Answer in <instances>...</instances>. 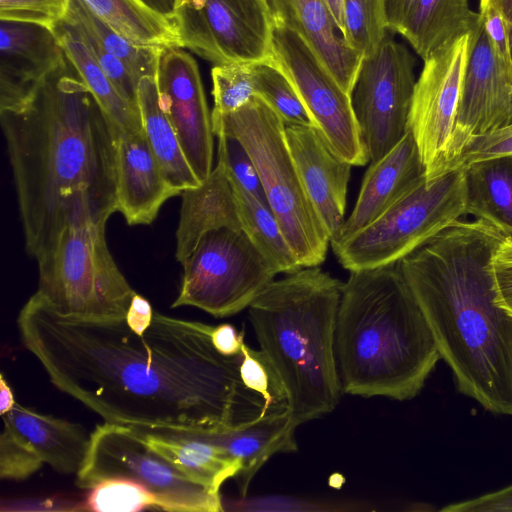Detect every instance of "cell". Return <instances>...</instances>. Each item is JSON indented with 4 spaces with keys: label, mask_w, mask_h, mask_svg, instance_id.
I'll return each mask as SVG.
<instances>
[{
    "label": "cell",
    "mask_w": 512,
    "mask_h": 512,
    "mask_svg": "<svg viewBox=\"0 0 512 512\" xmlns=\"http://www.w3.org/2000/svg\"><path fill=\"white\" fill-rule=\"evenodd\" d=\"M23 345L50 381L105 422L148 431H218L268 414L244 385L241 353L214 347L215 326L154 312L139 333L125 318L57 313L37 293L17 317Z\"/></svg>",
    "instance_id": "1"
},
{
    "label": "cell",
    "mask_w": 512,
    "mask_h": 512,
    "mask_svg": "<svg viewBox=\"0 0 512 512\" xmlns=\"http://www.w3.org/2000/svg\"><path fill=\"white\" fill-rule=\"evenodd\" d=\"M26 251L35 259L82 212L118 211L120 128L68 61L24 104L0 110Z\"/></svg>",
    "instance_id": "2"
},
{
    "label": "cell",
    "mask_w": 512,
    "mask_h": 512,
    "mask_svg": "<svg viewBox=\"0 0 512 512\" xmlns=\"http://www.w3.org/2000/svg\"><path fill=\"white\" fill-rule=\"evenodd\" d=\"M511 236L457 220L399 261L457 390L512 416V315L499 306L492 259Z\"/></svg>",
    "instance_id": "3"
},
{
    "label": "cell",
    "mask_w": 512,
    "mask_h": 512,
    "mask_svg": "<svg viewBox=\"0 0 512 512\" xmlns=\"http://www.w3.org/2000/svg\"><path fill=\"white\" fill-rule=\"evenodd\" d=\"M335 353L345 393L403 401L421 391L441 356L399 262L350 271Z\"/></svg>",
    "instance_id": "4"
},
{
    "label": "cell",
    "mask_w": 512,
    "mask_h": 512,
    "mask_svg": "<svg viewBox=\"0 0 512 512\" xmlns=\"http://www.w3.org/2000/svg\"><path fill=\"white\" fill-rule=\"evenodd\" d=\"M343 283L318 266L273 280L248 307L260 350L298 426L330 413L342 392L335 330Z\"/></svg>",
    "instance_id": "5"
},
{
    "label": "cell",
    "mask_w": 512,
    "mask_h": 512,
    "mask_svg": "<svg viewBox=\"0 0 512 512\" xmlns=\"http://www.w3.org/2000/svg\"><path fill=\"white\" fill-rule=\"evenodd\" d=\"M211 120L214 135L230 134L249 152L269 206L301 266L320 265L330 238L305 192L280 116L255 95L234 112L212 111Z\"/></svg>",
    "instance_id": "6"
},
{
    "label": "cell",
    "mask_w": 512,
    "mask_h": 512,
    "mask_svg": "<svg viewBox=\"0 0 512 512\" xmlns=\"http://www.w3.org/2000/svg\"><path fill=\"white\" fill-rule=\"evenodd\" d=\"M105 226L88 217L67 222L36 258V293L60 315L84 319L126 317L136 292L110 254Z\"/></svg>",
    "instance_id": "7"
},
{
    "label": "cell",
    "mask_w": 512,
    "mask_h": 512,
    "mask_svg": "<svg viewBox=\"0 0 512 512\" xmlns=\"http://www.w3.org/2000/svg\"><path fill=\"white\" fill-rule=\"evenodd\" d=\"M466 215L465 168L426 178L374 222L332 247L349 271L399 262Z\"/></svg>",
    "instance_id": "8"
},
{
    "label": "cell",
    "mask_w": 512,
    "mask_h": 512,
    "mask_svg": "<svg viewBox=\"0 0 512 512\" xmlns=\"http://www.w3.org/2000/svg\"><path fill=\"white\" fill-rule=\"evenodd\" d=\"M112 478L141 484L157 498L160 510L224 511L220 493L193 481L152 449L140 429L105 422L90 434L89 449L76 484L91 489Z\"/></svg>",
    "instance_id": "9"
},
{
    "label": "cell",
    "mask_w": 512,
    "mask_h": 512,
    "mask_svg": "<svg viewBox=\"0 0 512 512\" xmlns=\"http://www.w3.org/2000/svg\"><path fill=\"white\" fill-rule=\"evenodd\" d=\"M182 266L171 307L192 306L217 318L248 308L277 274L245 232L230 227L206 232Z\"/></svg>",
    "instance_id": "10"
},
{
    "label": "cell",
    "mask_w": 512,
    "mask_h": 512,
    "mask_svg": "<svg viewBox=\"0 0 512 512\" xmlns=\"http://www.w3.org/2000/svg\"><path fill=\"white\" fill-rule=\"evenodd\" d=\"M182 48L222 65L272 59L267 0H188L174 13Z\"/></svg>",
    "instance_id": "11"
},
{
    "label": "cell",
    "mask_w": 512,
    "mask_h": 512,
    "mask_svg": "<svg viewBox=\"0 0 512 512\" xmlns=\"http://www.w3.org/2000/svg\"><path fill=\"white\" fill-rule=\"evenodd\" d=\"M414 66L409 50L388 35L362 59L351 102L371 162L387 154L409 128Z\"/></svg>",
    "instance_id": "12"
},
{
    "label": "cell",
    "mask_w": 512,
    "mask_h": 512,
    "mask_svg": "<svg viewBox=\"0 0 512 512\" xmlns=\"http://www.w3.org/2000/svg\"><path fill=\"white\" fill-rule=\"evenodd\" d=\"M271 57L293 84L330 147L352 166L367 164L370 160L351 95L343 90L305 40L295 31L274 24Z\"/></svg>",
    "instance_id": "13"
},
{
    "label": "cell",
    "mask_w": 512,
    "mask_h": 512,
    "mask_svg": "<svg viewBox=\"0 0 512 512\" xmlns=\"http://www.w3.org/2000/svg\"><path fill=\"white\" fill-rule=\"evenodd\" d=\"M469 45L470 35H465L440 47L424 60L415 83L408 127L427 182L447 172Z\"/></svg>",
    "instance_id": "14"
},
{
    "label": "cell",
    "mask_w": 512,
    "mask_h": 512,
    "mask_svg": "<svg viewBox=\"0 0 512 512\" xmlns=\"http://www.w3.org/2000/svg\"><path fill=\"white\" fill-rule=\"evenodd\" d=\"M512 122V69L493 48L481 24L470 36L447 172L475 137Z\"/></svg>",
    "instance_id": "15"
},
{
    "label": "cell",
    "mask_w": 512,
    "mask_h": 512,
    "mask_svg": "<svg viewBox=\"0 0 512 512\" xmlns=\"http://www.w3.org/2000/svg\"><path fill=\"white\" fill-rule=\"evenodd\" d=\"M156 83L160 106L202 183L213 170L214 133L197 62L181 47L163 48Z\"/></svg>",
    "instance_id": "16"
},
{
    "label": "cell",
    "mask_w": 512,
    "mask_h": 512,
    "mask_svg": "<svg viewBox=\"0 0 512 512\" xmlns=\"http://www.w3.org/2000/svg\"><path fill=\"white\" fill-rule=\"evenodd\" d=\"M67 62L52 29L0 20V110L27 102Z\"/></svg>",
    "instance_id": "17"
},
{
    "label": "cell",
    "mask_w": 512,
    "mask_h": 512,
    "mask_svg": "<svg viewBox=\"0 0 512 512\" xmlns=\"http://www.w3.org/2000/svg\"><path fill=\"white\" fill-rule=\"evenodd\" d=\"M285 126L287 143L301 182L331 243L345 222L352 165L330 147L316 127Z\"/></svg>",
    "instance_id": "18"
},
{
    "label": "cell",
    "mask_w": 512,
    "mask_h": 512,
    "mask_svg": "<svg viewBox=\"0 0 512 512\" xmlns=\"http://www.w3.org/2000/svg\"><path fill=\"white\" fill-rule=\"evenodd\" d=\"M425 177V168L408 128L403 138L382 158L371 162L355 206L338 236L337 246L374 222Z\"/></svg>",
    "instance_id": "19"
},
{
    "label": "cell",
    "mask_w": 512,
    "mask_h": 512,
    "mask_svg": "<svg viewBox=\"0 0 512 512\" xmlns=\"http://www.w3.org/2000/svg\"><path fill=\"white\" fill-rule=\"evenodd\" d=\"M180 193L168 183L143 131L121 130L116 152L118 211L129 225L152 223L165 201Z\"/></svg>",
    "instance_id": "20"
},
{
    "label": "cell",
    "mask_w": 512,
    "mask_h": 512,
    "mask_svg": "<svg viewBox=\"0 0 512 512\" xmlns=\"http://www.w3.org/2000/svg\"><path fill=\"white\" fill-rule=\"evenodd\" d=\"M273 23L298 33L351 95L363 57L350 49L324 0H267Z\"/></svg>",
    "instance_id": "21"
},
{
    "label": "cell",
    "mask_w": 512,
    "mask_h": 512,
    "mask_svg": "<svg viewBox=\"0 0 512 512\" xmlns=\"http://www.w3.org/2000/svg\"><path fill=\"white\" fill-rule=\"evenodd\" d=\"M294 423L289 410L267 414L243 426L218 431H185L224 450L241 463L237 476L245 496L249 484L265 462L277 453L297 450Z\"/></svg>",
    "instance_id": "22"
},
{
    "label": "cell",
    "mask_w": 512,
    "mask_h": 512,
    "mask_svg": "<svg viewBox=\"0 0 512 512\" xmlns=\"http://www.w3.org/2000/svg\"><path fill=\"white\" fill-rule=\"evenodd\" d=\"M2 420L57 472L77 475L81 470L90 445V434L82 425L18 403Z\"/></svg>",
    "instance_id": "23"
},
{
    "label": "cell",
    "mask_w": 512,
    "mask_h": 512,
    "mask_svg": "<svg viewBox=\"0 0 512 512\" xmlns=\"http://www.w3.org/2000/svg\"><path fill=\"white\" fill-rule=\"evenodd\" d=\"M181 194L175 257L182 264L206 232L220 227L241 229V223L233 188L219 161L200 186Z\"/></svg>",
    "instance_id": "24"
},
{
    "label": "cell",
    "mask_w": 512,
    "mask_h": 512,
    "mask_svg": "<svg viewBox=\"0 0 512 512\" xmlns=\"http://www.w3.org/2000/svg\"><path fill=\"white\" fill-rule=\"evenodd\" d=\"M481 24L468 0H416L397 33L424 61L445 44L475 35Z\"/></svg>",
    "instance_id": "25"
},
{
    "label": "cell",
    "mask_w": 512,
    "mask_h": 512,
    "mask_svg": "<svg viewBox=\"0 0 512 512\" xmlns=\"http://www.w3.org/2000/svg\"><path fill=\"white\" fill-rule=\"evenodd\" d=\"M141 431L152 449L190 479L216 493H220L226 480L237 477L241 471L239 460L185 431Z\"/></svg>",
    "instance_id": "26"
},
{
    "label": "cell",
    "mask_w": 512,
    "mask_h": 512,
    "mask_svg": "<svg viewBox=\"0 0 512 512\" xmlns=\"http://www.w3.org/2000/svg\"><path fill=\"white\" fill-rule=\"evenodd\" d=\"M137 103L143 132L170 186L180 194L200 186L201 182L185 156L179 137L160 106L156 75L140 79Z\"/></svg>",
    "instance_id": "27"
},
{
    "label": "cell",
    "mask_w": 512,
    "mask_h": 512,
    "mask_svg": "<svg viewBox=\"0 0 512 512\" xmlns=\"http://www.w3.org/2000/svg\"><path fill=\"white\" fill-rule=\"evenodd\" d=\"M464 168L466 214L512 236V155L478 161Z\"/></svg>",
    "instance_id": "28"
},
{
    "label": "cell",
    "mask_w": 512,
    "mask_h": 512,
    "mask_svg": "<svg viewBox=\"0 0 512 512\" xmlns=\"http://www.w3.org/2000/svg\"><path fill=\"white\" fill-rule=\"evenodd\" d=\"M70 26L88 47H97L118 58L139 83L145 76H155L163 48L133 43L97 16L82 0H70L62 21Z\"/></svg>",
    "instance_id": "29"
},
{
    "label": "cell",
    "mask_w": 512,
    "mask_h": 512,
    "mask_svg": "<svg viewBox=\"0 0 512 512\" xmlns=\"http://www.w3.org/2000/svg\"><path fill=\"white\" fill-rule=\"evenodd\" d=\"M65 55L98 104L121 129L143 131L138 105L125 99L90 54L81 37L66 23L52 29Z\"/></svg>",
    "instance_id": "30"
},
{
    "label": "cell",
    "mask_w": 512,
    "mask_h": 512,
    "mask_svg": "<svg viewBox=\"0 0 512 512\" xmlns=\"http://www.w3.org/2000/svg\"><path fill=\"white\" fill-rule=\"evenodd\" d=\"M82 1L114 30L135 44L161 48L181 47L174 20L144 0Z\"/></svg>",
    "instance_id": "31"
},
{
    "label": "cell",
    "mask_w": 512,
    "mask_h": 512,
    "mask_svg": "<svg viewBox=\"0 0 512 512\" xmlns=\"http://www.w3.org/2000/svg\"><path fill=\"white\" fill-rule=\"evenodd\" d=\"M234 195L241 229L273 270L289 274L301 269L270 206L247 195Z\"/></svg>",
    "instance_id": "32"
},
{
    "label": "cell",
    "mask_w": 512,
    "mask_h": 512,
    "mask_svg": "<svg viewBox=\"0 0 512 512\" xmlns=\"http://www.w3.org/2000/svg\"><path fill=\"white\" fill-rule=\"evenodd\" d=\"M255 95L263 99L287 126H311L314 122L289 78L272 59L254 63Z\"/></svg>",
    "instance_id": "33"
},
{
    "label": "cell",
    "mask_w": 512,
    "mask_h": 512,
    "mask_svg": "<svg viewBox=\"0 0 512 512\" xmlns=\"http://www.w3.org/2000/svg\"><path fill=\"white\" fill-rule=\"evenodd\" d=\"M344 43L361 57L374 54L387 35L384 0H344Z\"/></svg>",
    "instance_id": "34"
},
{
    "label": "cell",
    "mask_w": 512,
    "mask_h": 512,
    "mask_svg": "<svg viewBox=\"0 0 512 512\" xmlns=\"http://www.w3.org/2000/svg\"><path fill=\"white\" fill-rule=\"evenodd\" d=\"M83 509L97 512H136L159 509L157 498L141 484L112 478L89 489Z\"/></svg>",
    "instance_id": "35"
},
{
    "label": "cell",
    "mask_w": 512,
    "mask_h": 512,
    "mask_svg": "<svg viewBox=\"0 0 512 512\" xmlns=\"http://www.w3.org/2000/svg\"><path fill=\"white\" fill-rule=\"evenodd\" d=\"M215 136L218 138V161L223 164L234 193L269 205L256 166L241 141L223 132H217Z\"/></svg>",
    "instance_id": "36"
},
{
    "label": "cell",
    "mask_w": 512,
    "mask_h": 512,
    "mask_svg": "<svg viewBox=\"0 0 512 512\" xmlns=\"http://www.w3.org/2000/svg\"><path fill=\"white\" fill-rule=\"evenodd\" d=\"M239 373L244 385L262 396L268 414L288 410L285 389L261 350H254L243 343Z\"/></svg>",
    "instance_id": "37"
},
{
    "label": "cell",
    "mask_w": 512,
    "mask_h": 512,
    "mask_svg": "<svg viewBox=\"0 0 512 512\" xmlns=\"http://www.w3.org/2000/svg\"><path fill=\"white\" fill-rule=\"evenodd\" d=\"M254 63L214 65L211 70L214 108L218 113H231L255 96Z\"/></svg>",
    "instance_id": "38"
},
{
    "label": "cell",
    "mask_w": 512,
    "mask_h": 512,
    "mask_svg": "<svg viewBox=\"0 0 512 512\" xmlns=\"http://www.w3.org/2000/svg\"><path fill=\"white\" fill-rule=\"evenodd\" d=\"M70 0H0V20L53 29L68 12Z\"/></svg>",
    "instance_id": "39"
},
{
    "label": "cell",
    "mask_w": 512,
    "mask_h": 512,
    "mask_svg": "<svg viewBox=\"0 0 512 512\" xmlns=\"http://www.w3.org/2000/svg\"><path fill=\"white\" fill-rule=\"evenodd\" d=\"M44 462L16 434L4 424L0 436V477L24 480L34 474Z\"/></svg>",
    "instance_id": "40"
},
{
    "label": "cell",
    "mask_w": 512,
    "mask_h": 512,
    "mask_svg": "<svg viewBox=\"0 0 512 512\" xmlns=\"http://www.w3.org/2000/svg\"><path fill=\"white\" fill-rule=\"evenodd\" d=\"M508 155H512V122L489 134L473 138L464 148L452 169Z\"/></svg>",
    "instance_id": "41"
},
{
    "label": "cell",
    "mask_w": 512,
    "mask_h": 512,
    "mask_svg": "<svg viewBox=\"0 0 512 512\" xmlns=\"http://www.w3.org/2000/svg\"><path fill=\"white\" fill-rule=\"evenodd\" d=\"M480 16L483 28L504 63L512 69V44L510 29L499 13L488 0H479Z\"/></svg>",
    "instance_id": "42"
},
{
    "label": "cell",
    "mask_w": 512,
    "mask_h": 512,
    "mask_svg": "<svg viewBox=\"0 0 512 512\" xmlns=\"http://www.w3.org/2000/svg\"><path fill=\"white\" fill-rule=\"evenodd\" d=\"M443 512H512V484L465 501L446 505Z\"/></svg>",
    "instance_id": "43"
},
{
    "label": "cell",
    "mask_w": 512,
    "mask_h": 512,
    "mask_svg": "<svg viewBox=\"0 0 512 512\" xmlns=\"http://www.w3.org/2000/svg\"><path fill=\"white\" fill-rule=\"evenodd\" d=\"M212 342L217 351L222 355L236 356L241 353L244 343V332L241 331L239 333L231 324H221L214 327Z\"/></svg>",
    "instance_id": "44"
},
{
    "label": "cell",
    "mask_w": 512,
    "mask_h": 512,
    "mask_svg": "<svg viewBox=\"0 0 512 512\" xmlns=\"http://www.w3.org/2000/svg\"><path fill=\"white\" fill-rule=\"evenodd\" d=\"M154 312L150 302L143 296L135 293L125 320L132 330L141 333L152 323Z\"/></svg>",
    "instance_id": "45"
},
{
    "label": "cell",
    "mask_w": 512,
    "mask_h": 512,
    "mask_svg": "<svg viewBox=\"0 0 512 512\" xmlns=\"http://www.w3.org/2000/svg\"><path fill=\"white\" fill-rule=\"evenodd\" d=\"M416 0H384L388 31L398 32Z\"/></svg>",
    "instance_id": "46"
},
{
    "label": "cell",
    "mask_w": 512,
    "mask_h": 512,
    "mask_svg": "<svg viewBox=\"0 0 512 512\" xmlns=\"http://www.w3.org/2000/svg\"><path fill=\"white\" fill-rule=\"evenodd\" d=\"M13 391L5 379L4 375L0 376V413L1 416L9 412L16 404Z\"/></svg>",
    "instance_id": "47"
},
{
    "label": "cell",
    "mask_w": 512,
    "mask_h": 512,
    "mask_svg": "<svg viewBox=\"0 0 512 512\" xmlns=\"http://www.w3.org/2000/svg\"><path fill=\"white\" fill-rule=\"evenodd\" d=\"M341 36L345 33L344 0H324Z\"/></svg>",
    "instance_id": "48"
},
{
    "label": "cell",
    "mask_w": 512,
    "mask_h": 512,
    "mask_svg": "<svg viewBox=\"0 0 512 512\" xmlns=\"http://www.w3.org/2000/svg\"><path fill=\"white\" fill-rule=\"evenodd\" d=\"M488 2L499 11L512 34V0H488Z\"/></svg>",
    "instance_id": "49"
},
{
    "label": "cell",
    "mask_w": 512,
    "mask_h": 512,
    "mask_svg": "<svg viewBox=\"0 0 512 512\" xmlns=\"http://www.w3.org/2000/svg\"><path fill=\"white\" fill-rule=\"evenodd\" d=\"M152 8L174 20L175 0H144Z\"/></svg>",
    "instance_id": "50"
},
{
    "label": "cell",
    "mask_w": 512,
    "mask_h": 512,
    "mask_svg": "<svg viewBox=\"0 0 512 512\" xmlns=\"http://www.w3.org/2000/svg\"><path fill=\"white\" fill-rule=\"evenodd\" d=\"M186 1H188V0H175L176 8H177L180 4H182V3L186 2ZM176 8H175V10H176Z\"/></svg>",
    "instance_id": "51"
}]
</instances>
